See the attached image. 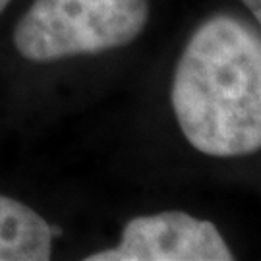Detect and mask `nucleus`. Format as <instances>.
<instances>
[{
    "label": "nucleus",
    "mask_w": 261,
    "mask_h": 261,
    "mask_svg": "<svg viewBox=\"0 0 261 261\" xmlns=\"http://www.w3.org/2000/svg\"><path fill=\"white\" fill-rule=\"evenodd\" d=\"M147 19V0H35L14 29V45L31 62L99 55L140 37Z\"/></svg>",
    "instance_id": "f03ea898"
},
{
    "label": "nucleus",
    "mask_w": 261,
    "mask_h": 261,
    "mask_svg": "<svg viewBox=\"0 0 261 261\" xmlns=\"http://www.w3.org/2000/svg\"><path fill=\"white\" fill-rule=\"evenodd\" d=\"M8 4H10V0H0V14L8 8Z\"/></svg>",
    "instance_id": "423d86ee"
},
{
    "label": "nucleus",
    "mask_w": 261,
    "mask_h": 261,
    "mask_svg": "<svg viewBox=\"0 0 261 261\" xmlns=\"http://www.w3.org/2000/svg\"><path fill=\"white\" fill-rule=\"evenodd\" d=\"M170 103L194 149L211 157L259 151V33L230 16L203 21L178 60Z\"/></svg>",
    "instance_id": "f257e3e1"
},
{
    "label": "nucleus",
    "mask_w": 261,
    "mask_h": 261,
    "mask_svg": "<svg viewBox=\"0 0 261 261\" xmlns=\"http://www.w3.org/2000/svg\"><path fill=\"white\" fill-rule=\"evenodd\" d=\"M50 224L29 205L0 194V261H47Z\"/></svg>",
    "instance_id": "20e7f679"
},
{
    "label": "nucleus",
    "mask_w": 261,
    "mask_h": 261,
    "mask_svg": "<svg viewBox=\"0 0 261 261\" xmlns=\"http://www.w3.org/2000/svg\"><path fill=\"white\" fill-rule=\"evenodd\" d=\"M242 2L248 6V10L253 14V18L257 19V23L261 28V0H242Z\"/></svg>",
    "instance_id": "39448f33"
},
{
    "label": "nucleus",
    "mask_w": 261,
    "mask_h": 261,
    "mask_svg": "<svg viewBox=\"0 0 261 261\" xmlns=\"http://www.w3.org/2000/svg\"><path fill=\"white\" fill-rule=\"evenodd\" d=\"M234 255L217 226L182 211L136 217L120 244L87 261H230Z\"/></svg>",
    "instance_id": "7ed1b4c3"
}]
</instances>
